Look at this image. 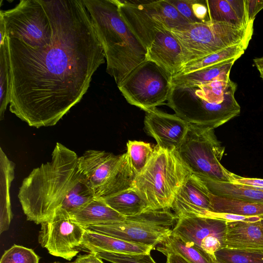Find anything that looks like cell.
I'll list each match as a JSON object with an SVG mask.
<instances>
[{
    "label": "cell",
    "mask_w": 263,
    "mask_h": 263,
    "mask_svg": "<svg viewBox=\"0 0 263 263\" xmlns=\"http://www.w3.org/2000/svg\"><path fill=\"white\" fill-rule=\"evenodd\" d=\"M51 43L32 48L7 37L10 111L30 126L55 125L87 91L105 55L83 0L43 1Z\"/></svg>",
    "instance_id": "6da1fadb"
},
{
    "label": "cell",
    "mask_w": 263,
    "mask_h": 263,
    "mask_svg": "<svg viewBox=\"0 0 263 263\" xmlns=\"http://www.w3.org/2000/svg\"><path fill=\"white\" fill-rule=\"evenodd\" d=\"M77 154L57 142L51 160L34 168L23 181L18 198L28 220L41 224L50 220L84 179Z\"/></svg>",
    "instance_id": "7a4b0ae2"
},
{
    "label": "cell",
    "mask_w": 263,
    "mask_h": 263,
    "mask_svg": "<svg viewBox=\"0 0 263 263\" xmlns=\"http://www.w3.org/2000/svg\"><path fill=\"white\" fill-rule=\"evenodd\" d=\"M117 85L146 60V50L119 14L115 0H83Z\"/></svg>",
    "instance_id": "3957f363"
},
{
    "label": "cell",
    "mask_w": 263,
    "mask_h": 263,
    "mask_svg": "<svg viewBox=\"0 0 263 263\" xmlns=\"http://www.w3.org/2000/svg\"><path fill=\"white\" fill-rule=\"evenodd\" d=\"M236 88L230 79L195 85L172 84L166 104L189 124L214 129L239 115Z\"/></svg>",
    "instance_id": "277c9868"
},
{
    "label": "cell",
    "mask_w": 263,
    "mask_h": 263,
    "mask_svg": "<svg viewBox=\"0 0 263 263\" xmlns=\"http://www.w3.org/2000/svg\"><path fill=\"white\" fill-rule=\"evenodd\" d=\"M191 174L176 149H164L156 145L148 162L137 175L133 186L150 210L169 211Z\"/></svg>",
    "instance_id": "5b68a950"
},
{
    "label": "cell",
    "mask_w": 263,
    "mask_h": 263,
    "mask_svg": "<svg viewBox=\"0 0 263 263\" xmlns=\"http://www.w3.org/2000/svg\"><path fill=\"white\" fill-rule=\"evenodd\" d=\"M253 23L251 22L245 27H238L209 21L190 23L171 29V32L181 46L184 65L230 46L250 42L253 33Z\"/></svg>",
    "instance_id": "8992f818"
},
{
    "label": "cell",
    "mask_w": 263,
    "mask_h": 263,
    "mask_svg": "<svg viewBox=\"0 0 263 263\" xmlns=\"http://www.w3.org/2000/svg\"><path fill=\"white\" fill-rule=\"evenodd\" d=\"M119 14L146 50L163 30L190 24L167 0H115Z\"/></svg>",
    "instance_id": "52a82bcc"
},
{
    "label": "cell",
    "mask_w": 263,
    "mask_h": 263,
    "mask_svg": "<svg viewBox=\"0 0 263 263\" xmlns=\"http://www.w3.org/2000/svg\"><path fill=\"white\" fill-rule=\"evenodd\" d=\"M191 174L230 182L231 173L221 164L225 147L212 128L189 124L186 135L176 149Z\"/></svg>",
    "instance_id": "ba28073f"
},
{
    "label": "cell",
    "mask_w": 263,
    "mask_h": 263,
    "mask_svg": "<svg viewBox=\"0 0 263 263\" xmlns=\"http://www.w3.org/2000/svg\"><path fill=\"white\" fill-rule=\"evenodd\" d=\"M172 77L155 62L145 60L117 85L127 102L145 112L166 104Z\"/></svg>",
    "instance_id": "9c48e42d"
},
{
    "label": "cell",
    "mask_w": 263,
    "mask_h": 263,
    "mask_svg": "<svg viewBox=\"0 0 263 263\" xmlns=\"http://www.w3.org/2000/svg\"><path fill=\"white\" fill-rule=\"evenodd\" d=\"M177 217L169 211L147 210L124 221L91 225L85 229L122 240L155 247L171 233V227Z\"/></svg>",
    "instance_id": "30bf717a"
},
{
    "label": "cell",
    "mask_w": 263,
    "mask_h": 263,
    "mask_svg": "<svg viewBox=\"0 0 263 263\" xmlns=\"http://www.w3.org/2000/svg\"><path fill=\"white\" fill-rule=\"evenodd\" d=\"M6 36L36 49L51 43L52 28L42 0H21L14 7L1 10Z\"/></svg>",
    "instance_id": "8fae6325"
},
{
    "label": "cell",
    "mask_w": 263,
    "mask_h": 263,
    "mask_svg": "<svg viewBox=\"0 0 263 263\" xmlns=\"http://www.w3.org/2000/svg\"><path fill=\"white\" fill-rule=\"evenodd\" d=\"M85 230L69 213L58 209L50 220L41 223L39 242L52 255L70 260L83 249Z\"/></svg>",
    "instance_id": "7c38bea8"
},
{
    "label": "cell",
    "mask_w": 263,
    "mask_h": 263,
    "mask_svg": "<svg viewBox=\"0 0 263 263\" xmlns=\"http://www.w3.org/2000/svg\"><path fill=\"white\" fill-rule=\"evenodd\" d=\"M227 221L195 215L180 216L172 232L208 254L216 261L215 253L226 248Z\"/></svg>",
    "instance_id": "4fadbf2b"
},
{
    "label": "cell",
    "mask_w": 263,
    "mask_h": 263,
    "mask_svg": "<svg viewBox=\"0 0 263 263\" xmlns=\"http://www.w3.org/2000/svg\"><path fill=\"white\" fill-rule=\"evenodd\" d=\"M144 124L146 133L156 140L157 146L167 150H175L179 146L189 124L176 115L157 108L146 111Z\"/></svg>",
    "instance_id": "5bb4252c"
},
{
    "label": "cell",
    "mask_w": 263,
    "mask_h": 263,
    "mask_svg": "<svg viewBox=\"0 0 263 263\" xmlns=\"http://www.w3.org/2000/svg\"><path fill=\"white\" fill-rule=\"evenodd\" d=\"M177 217L195 215L203 216L212 212L210 193L202 180L191 174L179 189L172 208Z\"/></svg>",
    "instance_id": "9a60e30c"
},
{
    "label": "cell",
    "mask_w": 263,
    "mask_h": 263,
    "mask_svg": "<svg viewBox=\"0 0 263 263\" xmlns=\"http://www.w3.org/2000/svg\"><path fill=\"white\" fill-rule=\"evenodd\" d=\"M146 60L155 62L172 77L179 72L184 65L182 49L171 30L157 32L146 49Z\"/></svg>",
    "instance_id": "2e32d148"
},
{
    "label": "cell",
    "mask_w": 263,
    "mask_h": 263,
    "mask_svg": "<svg viewBox=\"0 0 263 263\" xmlns=\"http://www.w3.org/2000/svg\"><path fill=\"white\" fill-rule=\"evenodd\" d=\"M120 158V155L92 149L79 157V171L95 193L106 182Z\"/></svg>",
    "instance_id": "e0dca14e"
},
{
    "label": "cell",
    "mask_w": 263,
    "mask_h": 263,
    "mask_svg": "<svg viewBox=\"0 0 263 263\" xmlns=\"http://www.w3.org/2000/svg\"><path fill=\"white\" fill-rule=\"evenodd\" d=\"M260 220L227 221L226 248L246 252H263V228Z\"/></svg>",
    "instance_id": "ac0fdd59"
},
{
    "label": "cell",
    "mask_w": 263,
    "mask_h": 263,
    "mask_svg": "<svg viewBox=\"0 0 263 263\" xmlns=\"http://www.w3.org/2000/svg\"><path fill=\"white\" fill-rule=\"evenodd\" d=\"M82 246L89 252L106 251L128 254L148 253L155 248L126 241L86 229L84 234Z\"/></svg>",
    "instance_id": "d6986e66"
},
{
    "label": "cell",
    "mask_w": 263,
    "mask_h": 263,
    "mask_svg": "<svg viewBox=\"0 0 263 263\" xmlns=\"http://www.w3.org/2000/svg\"><path fill=\"white\" fill-rule=\"evenodd\" d=\"M205 3L210 21L238 27H245L250 23L246 0H205Z\"/></svg>",
    "instance_id": "ffe728a7"
},
{
    "label": "cell",
    "mask_w": 263,
    "mask_h": 263,
    "mask_svg": "<svg viewBox=\"0 0 263 263\" xmlns=\"http://www.w3.org/2000/svg\"><path fill=\"white\" fill-rule=\"evenodd\" d=\"M70 218L83 227L124 221L126 217L96 197L69 214Z\"/></svg>",
    "instance_id": "44dd1931"
},
{
    "label": "cell",
    "mask_w": 263,
    "mask_h": 263,
    "mask_svg": "<svg viewBox=\"0 0 263 263\" xmlns=\"http://www.w3.org/2000/svg\"><path fill=\"white\" fill-rule=\"evenodd\" d=\"M137 175L131 164L127 153L120 155L116 166L106 182L95 191V197L108 196L133 187Z\"/></svg>",
    "instance_id": "7402d4cb"
},
{
    "label": "cell",
    "mask_w": 263,
    "mask_h": 263,
    "mask_svg": "<svg viewBox=\"0 0 263 263\" xmlns=\"http://www.w3.org/2000/svg\"><path fill=\"white\" fill-rule=\"evenodd\" d=\"M237 60L232 59L189 73L176 74L172 77V84L184 86L228 80L231 68Z\"/></svg>",
    "instance_id": "603a6c76"
},
{
    "label": "cell",
    "mask_w": 263,
    "mask_h": 263,
    "mask_svg": "<svg viewBox=\"0 0 263 263\" xmlns=\"http://www.w3.org/2000/svg\"><path fill=\"white\" fill-rule=\"evenodd\" d=\"M98 198L125 217L138 215L150 210L147 202L134 186L115 194Z\"/></svg>",
    "instance_id": "cb8c5ba5"
},
{
    "label": "cell",
    "mask_w": 263,
    "mask_h": 263,
    "mask_svg": "<svg viewBox=\"0 0 263 263\" xmlns=\"http://www.w3.org/2000/svg\"><path fill=\"white\" fill-rule=\"evenodd\" d=\"M1 164V212L0 233L8 230L12 213L10 198V185L14 179V165L2 148L0 149Z\"/></svg>",
    "instance_id": "d4e9b609"
},
{
    "label": "cell",
    "mask_w": 263,
    "mask_h": 263,
    "mask_svg": "<svg viewBox=\"0 0 263 263\" xmlns=\"http://www.w3.org/2000/svg\"><path fill=\"white\" fill-rule=\"evenodd\" d=\"M209 192L215 196L263 203V190L198 176Z\"/></svg>",
    "instance_id": "484cf974"
},
{
    "label": "cell",
    "mask_w": 263,
    "mask_h": 263,
    "mask_svg": "<svg viewBox=\"0 0 263 263\" xmlns=\"http://www.w3.org/2000/svg\"><path fill=\"white\" fill-rule=\"evenodd\" d=\"M157 250L162 253L173 252L190 263H217L208 254L195 245L185 241L172 232L166 237Z\"/></svg>",
    "instance_id": "4316f807"
},
{
    "label": "cell",
    "mask_w": 263,
    "mask_h": 263,
    "mask_svg": "<svg viewBox=\"0 0 263 263\" xmlns=\"http://www.w3.org/2000/svg\"><path fill=\"white\" fill-rule=\"evenodd\" d=\"M212 212L263 217V203L215 196L210 193Z\"/></svg>",
    "instance_id": "83f0119b"
},
{
    "label": "cell",
    "mask_w": 263,
    "mask_h": 263,
    "mask_svg": "<svg viewBox=\"0 0 263 263\" xmlns=\"http://www.w3.org/2000/svg\"><path fill=\"white\" fill-rule=\"evenodd\" d=\"M249 44V42H244L230 46L206 57L190 61L185 64L176 74L189 73L230 59H238L244 53Z\"/></svg>",
    "instance_id": "f1b7e54d"
},
{
    "label": "cell",
    "mask_w": 263,
    "mask_h": 263,
    "mask_svg": "<svg viewBox=\"0 0 263 263\" xmlns=\"http://www.w3.org/2000/svg\"><path fill=\"white\" fill-rule=\"evenodd\" d=\"M11 76L7 37L0 45V120H2L10 102Z\"/></svg>",
    "instance_id": "f546056e"
},
{
    "label": "cell",
    "mask_w": 263,
    "mask_h": 263,
    "mask_svg": "<svg viewBox=\"0 0 263 263\" xmlns=\"http://www.w3.org/2000/svg\"><path fill=\"white\" fill-rule=\"evenodd\" d=\"M127 153L134 169L139 174L145 167L154 152L150 143L143 141L129 140L127 142Z\"/></svg>",
    "instance_id": "4dcf8cb0"
},
{
    "label": "cell",
    "mask_w": 263,
    "mask_h": 263,
    "mask_svg": "<svg viewBox=\"0 0 263 263\" xmlns=\"http://www.w3.org/2000/svg\"><path fill=\"white\" fill-rule=\"evenodd\" d=\"M217 263H263V252L241 251L226 248L215 253Z\"/></svg>",
    "instance_id": "1f68e13d"
},
{
    "label": "cell",
    "mask_w": 263,
    "mask_h": 263,
    "mask_svg": "<svg viewBox=\"0 0 263 263\" xmlns=\"http://www.w3.org/2000/svg\"><path fill=\"white\" fill-rule=\"evenodd\" d=\"M40 258L33 250L14 245L5 251L0 263H39Z\"/></svg>",
    "instance_id": "d6a6232c"
},
{
    "label": "cell",
    "mask_w": 263,
    "mask_h": 263,
    "mask_svg": "<svg viewBox=\"0 0 263 263\" xmlns=\"http://www.w3.org/2000/svg\"><path fill=\"white\" fill-rule=\"evenodd\" d=\"M99 257L112 263H156L151 256V253L128 254L96 251Z\"/></svg>",
    "instance_id": "836d02e7"
},
{
    "label": "cell",
    "mask_w": 263,
    "mask_h": 263,
    "mask_svg": "<svg viewBox=\"0 0 263 263\" xmlns=\"http://www.w3.org/2000/svg\"><path fill=\"white\" fill-rule=\"evenodd\" d=\"M189 23H199L194 16L192 9L193 0H167Z\"/></svg>",
    "instance_id": "e575fe53"
},
{
    "label": "cell",
    "mask_w": 263,
    "mask_h": 263,
    "mask_svg": "<svg viewBox=\"0 0 263 263\" xmlns=\"http://www.w3.org/2000/svg\"><path fill=\"white\" fill-rule=\"evenodd\" d=\"M230 183L255 189L263 190V179L243 177L231 173Z\"/></svg>",
    "instance_id": "d590c367"
},
{
    "label": "cell",
    "mask_w": 263,
    "mask_h": 263,
    "mask_svg": "<svg viewBox=\"0 0 263 263\" xmlns=\"http://www.w3.org/2000/svg\"><path fill=\"white\" fill-rule=\"evenodd\" d=\"M192 9L194 16L199 23L210 21L205 1L193 0Z\"/></svg>",
    "instance_id": "8d00e7d4"
},
{
    "label": "cell",
    "mask_w": 263,
    "mask_h": 263,
    "mask_svg": "<svg viewBox=\"0 0 263 263\" xmlns=\"http://www.w3.org/2000/svg\"><path fill=\"white\" fill-rule=\"evenodd\" d=\"M249 22H254L256 14L263 9V0H246Z\"/></svg>",
    "instance_id": "74e56055"
},
{
    "label": "cell",
    "mask_w": 263,
    "mask_h": 263,
    "mask_svg": "<svg viewBox=\"0 0 263 263\" xmlns=\"http://www.w3.org/2000/svg\"><path fill=\"white\" fill-rule=\"evenodd\" d=\"M95 253L90 252L88 254L79 255L75 260L76 263H104Z\"/></svg>",
    "instance_id": "f35d334b"
},
{
    "label": "cell",
    "mask_w": 263,
    "mask_h": 263,
    "mask_svg": "<svg viewBox=\"0 0 263 263\" xmlns=\"http://www.w3.org/2000/svg\"><path fill=\"white\" fill-rule=\"evenodd\" d=\"M166 256V263H190L182 256L173 252H165L163 253Z\"/></svg>",
    "instance_id": "ab89813d"
},
{
    "label": "cell",
    "mask_w": 263,
    "mask_h": 263,
    "mask_svg": "<svg viewBox=\"0 0 263 263\" xmlns=\"http://www.w3.org/2000/svg\"><path fill=\"white\" fill-rule=\"evenodd\" d=\"M0 45H2L7 37L5 24L3 17L0 16Z\"/></svg>",
    "instance_id": "60d3db41"
},
{
    "label": "cell",
    "mask_w": 263,
    "mask_h": 263,
    "mask_svg": "<svg viewBox=\"0 0 263 263\" xmlns=\"http://www.w3.org/2000/svg\"><path fill=\"white\" fill-rule=\"evenodd\" d=\"M253 63L256 68H263V57L254 59Z\"/></svg>",
    "instance_id": "b9f144b4"
},
{
    "label": "cell",
    "mask_w": 263,
    "mask_h": 263,
    "mask_svg": "<svg viewBox=\"0 0 263 263\" xmlns=\"http://www.w3.org/2000/svg\"><path fill=\"white\" fill-rule=\"evenodd\" d=\"M257 69H258V70L259 72L260 77L263 80V68L258 67V68H257Z\"/></svg>",
    "instance_id": "7bdbcfd3"
},
{
    "label": "cell",
    "mask_w": 263,
    "mask_h": 263,
    "mask_svg": "<svg viewBox=\"0 0 263 263\" xmlns=\"http://www.w3.org/2000/svg\"><path fill=\"white\" fill-rule=\"evenodd\" d=\"M260 222L262 228H263V219H262L260 220Z\"/></svg>",
    "instance_id": "ee69618b"
},
{
    "label": "cell",
    "mask_w": 263,
    "mask_h": 263,
    "mask_svg": "<svg viewBox=\"0 0 263 263\" xmlns=\"http://www.w3.org/2000/svg\"><path fill=\"white\" fill-rule=\"evenodd\" d=\"M52 263H61V262H52ZM66 263H76V262L74 261V262H66Z\"/></svg>",
    "instance_id": "f6af8a7d"
}]
</instances>
